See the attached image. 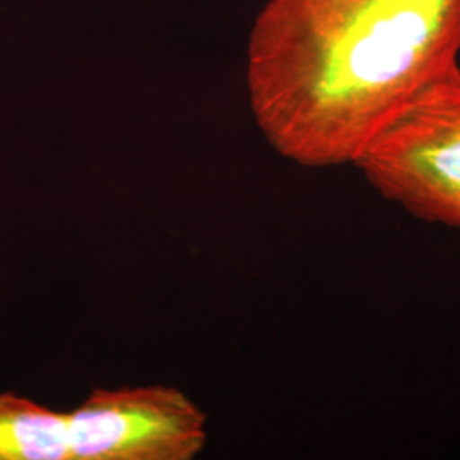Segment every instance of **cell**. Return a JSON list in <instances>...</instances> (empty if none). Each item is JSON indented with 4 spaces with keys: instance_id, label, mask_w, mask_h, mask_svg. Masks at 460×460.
Segmentation results:
<instances>
[{
    "instance_id": "4",
    "label": "cell",
    "mask_w": 460,
    "mask_h": 460,
    "mask_svg": "<svg viewBox=\"0 0 460 460\" xmlns=\"http://www.w3.org/2000/svg\"><path fill=\"white\" fill-rule=\"evenodd\" d=\"M0 460H70L66 412L0 394Z\"/></svg>"
},
{
    "instance_id": "1",
    "label": "cell",
    "mask_w": 460,
    "mask_h": 460,
    "mask_svg": "<svg viewBox=\"0 0 460 460\" xmlns=\"http://www.w3.org/2000/svg\"><path fill=\"white\" fill-rule=\"evenodd\" d=\"M459 55L460 0H270L249 36L251 111L281 157L355 165Z\"/></svg>"
},
{
    "instance_id": "2",
    "label": "cell",
    "mask_w": 460,
    "mask_h": 460,
    "mask_svg": "<svg viewBox=\"0 0 460 460\" xmlns=\"http://www.w3.org/2000/svg\"><path fill=\"white\" fill-rule=\"evenodd\" d=\"M355 165L412 217L460 230V66L395 116Z\"/></svg>"
},
{
    "instance_id": "3",
    "label": "cell",
    "mask_w": 460,
    "mask_h": 460,
    "mask_svg": "<svg viewBox=\"0 0 460 460\" xmlns=\"http://www.w3.org/2000/svg\"><path fill=\"white\" fill-rule=\"evenodd\" d=\"M70 460H193L207 414L176 387L94 389L66 412Z\"/></svg>"
}]
</instances>
